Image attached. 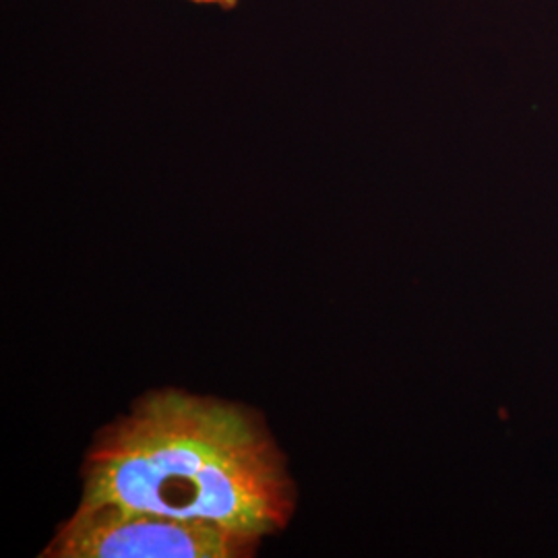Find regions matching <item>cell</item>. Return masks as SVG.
Wrapping results in <instances>:
<instances>
[{"label": "cell", "instance_id": "cell-1", "mask_svg": "<svg viewBox=\"0 0 558 558\" xmlns=\"http://www.w3.org/2000/svg\"><path fill=\"white\" fill-rule=\"evenodd\" d=\"M85 505L209 521L265 539L296 509V484L257 410L156 389L104 426L83 463Z\"/></svg>", "mask_w": 558, "mask_h": 558}, {"label": "cell", "instance_id": "cell-2", "mask_svg": "<svg viewBox=\"0 0 558 558\" xmlns=\"http://www.w3.org/2000/svg\"><path fill=\"white\" fill-rule=\"evenodd\" d=\"M263 539L209 521L85 505L60 523L44 558H251Z\"/></svg>", "mask_w": 558, "mask_h": 558}, {"label": "cell", "instance_id": "cell-3", "mask_svg": "<svg viewBox=\"0 0 558 558\" xmlns=\"http://www.w3.org/2000/svg\"><path fill=\"white\" fill-rule=\"evenodd\" d=\"M195 4H209V7H220V9H232L236 7L239 0H191Z\"/></svg>", "mask_w": 558, "mask_h": 558}]
</instances>
